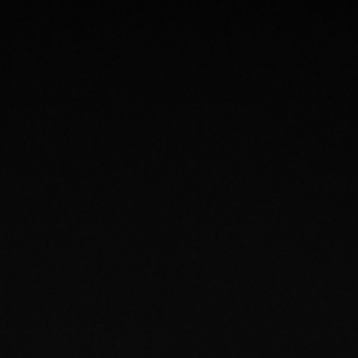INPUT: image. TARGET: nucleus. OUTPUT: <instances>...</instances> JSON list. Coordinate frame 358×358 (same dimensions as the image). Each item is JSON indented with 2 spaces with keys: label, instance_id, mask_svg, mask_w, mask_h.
Instances as JSON below:
<instances>
[]
</instances>
